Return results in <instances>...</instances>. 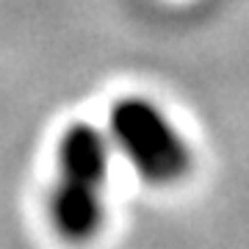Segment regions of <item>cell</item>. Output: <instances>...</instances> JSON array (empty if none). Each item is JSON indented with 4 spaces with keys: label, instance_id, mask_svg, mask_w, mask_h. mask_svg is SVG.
<instances>
[{
    "label": "cell",
    "instance_id": "1",
    "mask_svg": "<svg viewBox=\"0 0 249 249\" xmlns=\"http://www.w3.org/2000/svg\"><path fill=\"white\" fill-rule=\"evenodd\" d=\"M111 139L100 127L78 122L67 127L55 150V183L47 213L55 232L67 241H89L103 224V183L108 175Z\"/></svg>",
    "mask_w": 249,
    "mask_h": 249
},
{
    "label": "cell",
    "instance_id": "2",
    "mask_svg": "<svg viewBox=\"0 0 249 249\" xmlns=\"http://www.w3.org/2000/svg\"><path fill=\"white\" fill-rule=\"evenodd\" d=\"M108 139L130 166L155 186L178 183L191 169V150L172 119L144 97H124L111 108Z\"/></svg>",
    "mask_w": 249,
    "mask_h": 249
}]
</instances>
